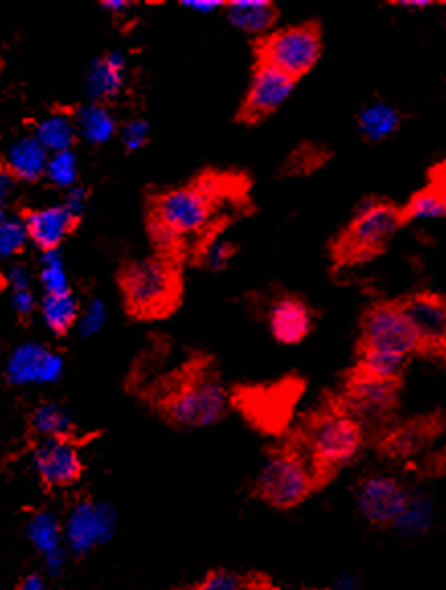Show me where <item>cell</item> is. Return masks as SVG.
Instances as JSON below:
<instances>
[{
	"mask_svg": "<svg viewBox=\"0 0 446 590\" xmlns=\"http://www.w3.org/2000/svg\"><path fill=\"white\" fill-rule=\"evenodd\" d=\"M402 123V114L394 105L375 100L358 113V131L367 141L379 144L394 135Z\"/></svg>",
	"mask_w": 446,
	"mask_h": 590,
	"instance_id": "obj_26",
	"label": "cell"
},
{
	"mask_svg": "<svg viewBox=\"0 0 446 590\" xmlns=\"http://www.w3.org/2000/svg\"><path fill=\"white\" fill-rule=\"evenodd\" d=\"M438 460H441V464H446V423L442 427V450H441V456H438Z\"/></svg>",
	"mask_w": 446,
	"mask_h": 590,
	"instance_id": "obj_48",
	"label": "cell"
},
{
	"mask_svg": "<svg viewBox=\"0 0 446 590\" xmlns=\"http://www.w3.org/2000/svg\"><path fill=\"white\" fill-rule=\"evenodd\" d=\"M195 590H244V578L227 570L211 572Z\"/></svg>",
	"mask_w": 446,
	"mask_h": 590,
	"instance_id": "obj_36",
	"label": "cell"
},
{
	"mask_svg": "<svg viewBox=\"0 0 446 590\" xmlns=\"http://www.w3.org/2000/svg\"><path fill=\"white\" fill-rule=\"evenodd\" d=\"M408 491L387 474L364 478L356 488V508L373 525H394L408 500Z\"/></svg>",
	"mask_w": 446,
	"mask_h": 590,
	"instance_id": "obj_15",
	"label": "cell"
},
{
	"mask_svg": "<svg viewBox=\"0 0 446 590\" xmlns=\"http://www.w3.org/2000/svg\"><path fill=\"white\" fill-rule=\"evenodd\" d=\"M434 515L436 507L428 494L411 492L408 494V500H405L394 527L403 538H420V535L430 531L432 523H434Z\"/></svg>",
	"mask_w": 446,
	"mask_h": 590,
	"instance_id": "obj_27",
	"label": "cell"
},
{
	"mask_svg": "<svg viewBox=\"0 0 446 590\" xmlns=\"http://www.w3.org/2000/svg\"><path fill=\"white\" fill-rule=\"evenodd\" d=\"M37 311L47 331H52L56 337H62L76 327L80 303L72 290L62 295H44L39 298Z\"/></svg>",
	"mask_w": 446,
	"mask_h": 590,
	"instance_id": "obj_25",
	"label": "cell"
},
{
	"mask_svg": "<svg viewBox=\"0 0 446 590\" xmlns=\"http://www.w3.org/2000/svg\"><path fill=\"white\" fill-rule=\"evenodd\" d=\"M80 139L91 146H105L119 133V125L111 108L100 103H84L72 113Z\"/></svg>",
	"mask_w": 446,
	"mask_h": 590,
	"instance_id": "obj_21",
	"label": "cell"
},
{
	"mask_svg": "<svg viewBox=\"0 0 446 590\" xmlns=\"http://www.w3.org/2000/svg\"><path fill=\"white\" fill-rule=\"evenodd\" d=\"M395 6H402V9H426L430 6V0H397V3H391Z\"/></svg>",
	"mask_w": 446,
	"mask_h": 590,
	"instance_id": "obj_47",
	"label": "cell"
},
{
	"mask_svg": "<svg viewBox=\"0 0 446 590\" xmlns=\"http://www.w3.org/2000/svg\"><path fill=\"white\" fill-rule=\"evenodd\" d=\"M295 80L281 74L275 67L256 62L248 92L238 111V121L246 125H259L270 114L279 111L283 103L291 97Z\"/></svg>",
	"mask_w": 446,
	"mask_h": 590,
	"instance_id": "obj_12",
	"label": "cell"
},
{
	"mask_svg": "<svg viewBox=\"0 0 446 590\" xmlns=\"http://www.w3.org/2000/svg\"><path fill=\"white\" fill-rule=\"evenodd\" d=\"M420 351V342L400 301L375 303L362 315L361 354H383L410 359Z\"/></svg>",
	"mask_w": 446,
	"mask_h": 590,
	"instance_id": "obj_7",
	"label": "cell"
},
{
	"mask_svg": "<svg viewBox=\"0 0 446 590\" xmlns=\"http://www.w3.org/2000/svg\"><path fill=\"white\" fill-rule=\"evenodd\" d=\"M29 246L23 215H9L0 221V260H12Z\"/></svg>",
	"mask_w": 446,
	"mask_h": 590,
	"instance_id": "obj_32",
	"label": "cell"
},
{
	"mask_svg": "<svg viewBox=\"0 0 446 590\" xmlns=\"http://www.w3.org/2000/svg\"><path fill=\"white\" fill-rule=\"evenodd\" d=\"M119 288L125 307L133 317H164L180 301V268L177 262L160 256L141 257L121 268Z\"/></svg>",
	"mask_w": 446,
	"mask_h": 590,
	"instance_id": "obj_2",
	"label": "cell"
},
{
	"mask_svg": "<svg viewBox=\"0 0 446 590\" xmlns=\"http://www.w3.org/2000/svg\"><path fill=\"white\" fill-rule=\"evenodd\" d=\"M33 270L27 266V264H12V266L6 270L4 282L9 287V293H19V290H31L33 284Z\"/></svg>",
	"mask_w": 446,
	"mask_h": 590,
	"instance_id": "obj_38",
	"label": "cell"
},
{
	"mask_svg": "<svg viewBox=\"0 0 446 590\" xmlns=\"http://www.w3.org/2000/svg\"><path fill=\"white\" fill-rule=\"evenodd\" d=\"M31 135L50 155L74 149V144H76L78 139L72 113L64 111H53L39 119L37 123L33 125Z\"/></svg>",
	"mask_w": 446,
	"mask_h": 590,
	"instance_id": "obj_24",
	"label": "cell"
},
{
	"mask_svg": "<svg viewBox=\"0 0 446 590\" xmlns=\"http://www.w3.org/2000/svg\"><path fill=\"white\" fill-rule=\"evenodd\" d=\"M37 280L42 287L44 295H62L70 288V280H68V272L64 266V257L60 249L53 252H44L39 256V270Z\"/></svg>",
	"mask_w": 446,
	"mask_h": 590,
	"instance_id": "obj_29",
	"label": "cell"
},
{
	"mask_svg": "<svg viewBox=\"0 0 446 590\" xmlns=\"http://www.w3.org/2000/svg\"><path fill=\"white\" fill-rule=\"evenodd\" d=\"M47 161H50V153L39 146V141L31 133H27L6 147L3 166L17 182L36 185L45 178Z\"/></svg>",
	"mask_w": 446,
	"mask_h": 590,
	"instance_id": "obj_20",
	"label": "cell"
},
{
	"mask_svg": "<svg viewBox=\"0 0 446 590\" xmlns=\"http://www.w3.org/2000/svg\"><path fill=\"white\" fill-rule=\"evenodd\" d=\"M9 304L15 315L29 317L37 311L39 301L33 295V290H19V293H9Z\"/></svg>",
	"mask_w": 446,
	"mask_h": 590,
	"instance_id": "obj_40",
	"label": "cell"
},
{
	"mask_svg": "<svg viewBox=\"0 0 446 590\" xmlns=\"http://www.w3.org/2000/svg\"><path fill=\"white\" fill-rule=\"evenodd\" d=\"M430 186L436 188L446 202V161L430 169Z\"/></svg>",
	"mask_w": 446,
	"mask_h": 590,
	"instance_id": "obj_43",
	"label": "cell"
},
{
	"mask_svg": "<svg viewBox=\"0 0 446 590\" xmlns=\"http://www.w3.org/2000/svg\"><path fill=\"white\" fill-rule=\"evenodd\" d=\"M100 9L105 12H109L113 17H121L125 15V12H130L133 9L135 3H127V0H103V3H99Z\"/></svg>",
	"mask_w": 446,
	"mask_h": 590,
	"instance_id": "obj_44",
	"label": "cell"
},
{
	"mask_svg": "<svg viewBox=\"0 0 446 590\" xmlns=\"http://www.w3.org/2000/svg\"><path fill=\"white\" fill-rule=\"evenodd\" d=\"M107 315H109L107 304L100 301V298H92L84 309H80V317L76 323L80 337H92L100 334L107 323Z\"/></svg>",
	"mask_w": 446,
	"mask_h": 590,
	"instance_id": "obj_34",
	"label": "cell"
},
{
	"mask_svg": "<svg viewBox=\"0 0 446 590\" xmlns=\"http://www.w3.org/2000/svg\"><path fill=\"white\" fill-rule=\"evenodd\" d=\"M15 190H17V180L9 174V169L0 164V221L11 215L9 208L12 196H15Z\"/></svg>",
	"mask_w": 446,
	"mask_h": 590,
	"instance_id": "obj_41",
	"label": "cell"
},
{
	"mask_svg": "<svg viewBox=\"0 0 446 590\" xmlns=\"http://www.w3.org/2000/svg\"><path fill=\"white\" fill-rule=\"evenodd\" d=\"M330 590H361V580H358L354 574L344 572L332 582Z\"/></svg>",
	"mask_w": 446,
	"mask_h": 590,
	"instance_id": "obj_45",
	"label": "cell"
},
{
	"mask_svg": "<svg viewBox=\"0 0 446 590\" xmlns=\"http://www.w3.org/2000/svg\"><path fill=\"white\" fill-rule=\"evenodd\" d=\"M25 535L31 547L42 555L45 572L52 578H60L68 566V547L64 538V525L52 511L33 513L25 525Z\"/></svg>",
	"mask_w": 446,
	"mask_h": 590,
	"instance_id": "obj_16",
	"label": "cell"
},
{
	"mask_svg": "<svg viewBox=\"0 0 446 590\" xmlns=\"http://www.w3.org/2000/svg\"><path fill=\"white\" fill-rule=\"evenodd\" d=\"M37 478L50 488H66L78 483L83 474V456L70 439H42L31 453Z\"/></svg>",
	"mask_w": 446,
	"mask_h": 590,
	"instance_id": "obj_14",
	"label": "cell"
},
{
	"mask_svg": "<svg viewBox=\"0 0 446 590\" xmlns=\"http://www.w3.org/2000/svg\"><path fill=\"white\" fill-rule=\"evenodd\" d=\"M405 225L402 207L381 199H364L346 229L332 243L336 266H358L381 256Z\"/></svg>",
	"mask_w": 446,
	"mask_h": 590,
	"instance_id": "obj_3",
	"label": "cell"
},
{
	"mask_svg": "<svg viewBox=\"0 0 446 590\" xmlns=\"http://www.w3.org/2000/svg\"><path fill=\"white\" fill-rule=\"evenodd\" d=\"M297 590H299V588H297Z\"/></svg>",
	"mask_w": 446,
	"mask_h": 590,
	"instance_id": "obj_49",
	"label": "cell"
},
{
	"mask_svg": "<svg viewBox=\"0 0 446 590\" xmlns=\"http://www.w3.org/2000/svg\"><path fill=\"white\" fill-rule=\"evenodd\" d=\"M27 235L29 243H33L39 252H53L66 241L78 225V219L68 208L58 202V205H45L31 208L23 215Z\"/></svg>",
	"mask_w": 446,
	"mask_h": 590,
	"instance_id": "obj_17",
	"label": "cell"
},
{
	"mask_svg": "<svg viewBox=\"0 0 446 590\" xmlns=\"http://www.w3.org/2000/svg\"><path fill=\"white\" fill-rule=\"evenodd\" d=\"M436 425H432L426 419L420 421H410L405 425L391 429L383 439V450L395 460H411L430 445L434 437Z\"/></svg>",
	"mask_w": 446,
	"mask_h": 590,
	"instance_id": "obj_22",
	"label": "cell"
},
{
	"mask_svg": "<svg viewBox=\"0 0 446 590\" xmlns=\"http://www.w3.org/2000/svg\"><path fill=\"white\" fill-rule=\"evenodd\" d=\"M403 221H416V219H438V216H446V202L436 188L430 185L418 190V193L408 201V205L402 207Z\"/></svg>",
	"mask_w": 446,
	"mask_h": 590,
	"instance_id": "obj_31",
	"label": "cell"
},
{
	"mask_svg": "<svg viewBox=\"0 0 446 590\" xmlns=\"http://www.w3.org/2000/svg\"><path fill=\"white\" fill-rule=\"evenodd\" d=\"M62 525L68 552L89 555L115 538L117 511L105 500H80L68 511Z\"/></svg>",
	"mask_w": 446,
	"mask_h": 590,
	"instance_id": "obj_9",
	"label": "cell"
},
{
	"mask_svg": "<svg viewBox=\"0 0 446 590\" xmlns=\"http://www.w3.org/2000/svg\"><path fill=\"white\" fill-rule=\"evenodd\" d=\"M125 72L127 58L123 51H109L105 58L94 59L86 67L84 74V92L91 103H100L109 106L111 100L125 90Z\"/></svg>",
	"mask_w": 446,
	"mask_h": 590,
	"instance_id": "obj_18",
	"label": "cell"
},
{
	"mask_svg": "<svg viewBox=\"0 0 446 590\" xmlns=\"http://www.w3.org/2000/svg\"><path fill=\"white\" fill-rule=\"evenodd\" d=\"M303 442L314 472L330 474L358 458L364 445V429L338 406L317 413L306 427Z\"/></svg>",
	"mask_w": 446,
	"mask_h": 590,
	"instance_id": "obj_4",
	"label": "cell"
},
{
	"mask_svg": "<svg viewBox=\"0 0 446 590\" xmlns=\"http://www.w3.org/2000/svg\"><path fill=\"white\" fill-rule=\"evenodd\" d=\"M64 358L42 342H23L11 351L4 376L12 386H50L64 376Z\"/></svg>",
	"mask_w": 446,
	"mask_h": 590,
	"instance_id": "obj_11",
	"label": "cell"
},
{
	"mask_svg": "<svg viewBox=\"0 0 446 590\" xmlns=\"http://www.w3.org/2000/svg\"><path fill=\"white\" fill-rule=\"evenodd\" d=\"M246 199V182L229 174H203L191 185L162 190L147 205V215L179 235L187 252L197 249L213 237L218 221L227 216L223 208L229 202Z\"/></svg>",
	"mask_w": 446,
	"mask_h": 590,
	"instance_id": "obj_1",
	"label": "cell"
},
{
	"mask_svg": "<svg viewBox=\"0 0 446 590\" xmlns=\"http://www.w3.org/2000/svg\"><path fill=\"white\" fill-rule=\"evenodd\" d=\"M315 484V472L306 458L295 452H279L270 456L256 480L259 494L276 508L301 505Z\"/></svg>",
	"mask_w": 446,
	"mask_h": 590,
	"instance_id": "obj_8",
	"label": "cell"
},
{
	"mask_svg": "<svg viewBox=\"0 0 446 590\" xmlns=\"http://www.w3.org/2000/svg\"><path fill=\"white\" fill-rule=\"evenodd\" d=\"M270 334L283 345L301 343L314 325L312 311L295 296L279 298L268 313Z\"/></svg>",
	"mask_w": 446,
	"mask_h": 590,
	"instance_id": "obj_19",
	"label": "cell"
},
{
	"mask_svg": "<svg viewBox=\"0 0 446 590\" xmlns=\"http://www.w3.org/2000/svg\"><path fill=\"white\" fill-rule=\"evenodd\" d=\"M235 254V246L232 241L227 240H221V237H211V240L203 243L199 248V260L205 268L213 270V272H218V270H223L229 264Z\"/></svg>",
	"mask_w": 446,
	"mask_h": 590,
	"instance_id": "obj_33",
	"label": "cell"
},
{
	"mask_svg": "<svg viewBox=\"0 0 446 590\" xmlns=\"http://www.w3.org/2000/svg\"><path fill=\"white\" fill-rule=\"evenodd\" d=\"M119 139L127 152H138L150 141V123L144 119H131L119 127Z\"/></svg>",
	"mask_w": 446,
	"mask_h": 590,
	"instance_id": "obj_35",
	"label": "cell"
},
{
	"mask_svg": "<svg viewBox=\"0 0 446 590\" xmlns=\"http://www.w3.org/2000/svg\"><path fill=\"white\" fill-rule=\"evenodd\" d=\"M78 178H80V161L74 149L50 155V161H47L45 168V180L50 182L52 186H56L66 193V190H70L72 186L78 185Z\"/></svg>",
	"mask_w": 446,
	"mask_h": 590,
	"instance_id": "obj_30",
	"label": "cell"
},
{
	"mask_svg": "<svg viewBox=\"0 0 446 590\" xmlns=\"http://www.w3.org/2000/svg\"><path fill=\"white\" fill-rule=\"evenodd\" d=\"M31 427L42 439H70L76 423L62 403L47 401L36 406L31 415Z\"/></svg>",
	"mask_w": 446,
	"mask_h": 590,
	"instance_id": "obj_28",
	"label": "cell"
},
{
	"mask_svg": "<svg viewBox=\"0 0 446 590\" xmlns=\"http://www.w3.org/2000/svg\"><path fill=\"white\" fill-rule=\"evenodd\" d=\"M62 205L80 221L86 211V207H89V188L83 185H76L70 190H66Z\"/></svg>",
	"mask_w": 446,
	"mask_h": 590,
	"instance_id": "obj_39",
	"label": "cell"
},
{
	"mask_svg": "<svg viewBox=\"0 0 446 590\" xmlns=\"http://www.w3.org/2000/svg\"><path fill=\"white\" fill-rule=\"evenodd\" d=\"M19 590H47V582L44 576L39 574H29L25 576L21 580V585H19Z\"/></svg>",
	"mask_w": 446,
	"mask_h": 590,
	"instance_id": "obj_46",
	"label": "cell"
},
{
	"mask_svg": "<svg viewBox=\"0 0 446 590\" xmlns=\"http://www.w3.org/2000/svg\"><path fill=\"white\" fill-rule=\"evenodd\" d=\"M400 304L416 331L420 351L446 354V296L420 290L400 298Z\"/></svg>",
	"mask_w": 446,
	"mask_h": 590,
	"instance_id": "obj_13",
	"label": "cell"
},
{
	"mask_svg": "<svg viewBox=\"0 0 446 590\" xmlns=\"http://www.w3.org/2000/svg\"><path fill=\"white\" fill-rule=\"evenodd\" d=\"M226 11L229 25L252 35L270 31L279 19V9L270 0H232L226 3Z\"/></svg>",
	"mask_w": 446,
	"mask_h": 590,
	"instance_id": "obj_23",
	"label": "cell"
},
{
	"mask_svg": "<svg viewBox=\"0 0 446 590\" xmlns=\"http://www.w3.org/2000/svg\"><path fill=\"white\" fill-rule=\"evenodd\" d=\"M180 4L195 12H203V15H209V12L226 9V3H221V0H182Z\"/></svg>",
	"mask_w": 446,
	"mask_h": 590,
	"instance_id": "obj_42",
	"label": "cell"
},
{
	"mask_svg": "<svg viewBox=\"0 0 446 590\" xmlns=\"http://www.w3.org/2000/svg\"><path fill=\"white\" fill-rule=\"evenodd\" d=\"M323 160H326V153L320 152V149H315V147L297 149V152L289 158L287 168L293 174L309 172V169H315L317 166H322Z\"/></svg>",
	"mask_w": 446,
	"mask_h": 590,
	"instance_id": "obj_37",
	"label": "cell"
},
{
	"mask_svg": "<svg viewBox=\"0 0 446 590\" xmlns=\"http://www.w3.org/2000/svg\"><path fill=\"white\" fill-rule=\"evenodd\" d=\"M229 395L218 376L195 372L166 392L162 409L168 421L185 429H205L219 423L227 411Z\"/></svg>",
	"mask_w": 446,
	"mask_h": 590,
	"instance_id": "obj_5",
	"label": "cell"
},
{
	"mask_svg": "<svg viewBox=\"0 0 446 590\" xmlns=\"http://www.w3.org/2000/svg\"><path fill=\"white\" fill-rule=\"evenodd\" d=\"M322 27L309 21L303 25L283 27L256 42V62L267 64L291 80H299L312 72L322 58Z\"/></svg>",
	"mask_w": 446,
	"mask_h": 590,
	"instance_id": "obj_6",
	"label": "cell"
},
{
	"mask_svg": "<svg viewBox=\"0 0 446 590\" xmlns=\"http://www.w3.org/2000/svg\"><path fill=\"white\" fill-rule=\"evenodd\" d=\"M397 384L356 370L344 390L340 409L367 429L387 421L397 405Z\"/></svg>",
	"mask_w": 446,
	"mask_h": 590,
	"instance_id": "obj_10",
	"label": "cell"
}]
</instances>
